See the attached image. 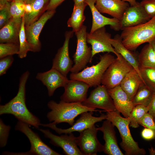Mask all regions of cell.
Returning <instances> with one entry per match:
<instances>
[{
    "label": "cell",
    "instance_id": "11",
    "mask_svg": "<svg viewBox=\"0 0 155 155\" xmlns=\"http://www.w3.org/2000/svg\"><path fill=\"white\" fill-rule=\"evenodd\" d=\"M98 131L94 125L80 133L76 137L77 145L84 155H96L103 151L104 146L97 137Z\"/></svg>",
    "mask_w": 155,
    "mask_h": 155
},
{
    "label": "cell",
    "instance_id": "33",
    "mask_svg": "<svg viewBox=\"0 0 155 155\" xmlns=\"http://www.w3.org/2000/svg\"><path fill=\"white\" fill-rule=\"evenodd\" d=\"M19 44L13 43H4L0 44V58L15 54H18Z\"/></svg>",
    "mask_w": 155,
    "mask_h": 155
},
{
    "label": "cell",
    "instance_id": "16",
    "mask_svg": "<svg viewBox=\"0 0 155 155\" xmlns=\"http://www.w3.org/2000/svg\"><path fill=\"white\" fill-rule=\"evenodd\" d=\"M55 12V9L47 10L37 20L25 27L27 39L35 47L37 52L40 50L41 48V43L39 39L41 32L46 23L53 17Z\"/></svg>",
    "mask_w": 155,
    "mask_h": 155
},
{
    "label": "cell",
    "instance_id": "43",
    "mask_svg": "<svg viewBox=\"0 0 155 155\" xmlns=\"http://www.w3.org/2000/svg\"><path fill=\"white\" fill-rule=\"evenodd\" d=\"M148 43L150 44L155 53V37L151 40Z\"/></svg>",
    "mask_w": 155,
    "mask_h": 155
},
{
    "label": "cell",
    "instance_id": "49",
    "mask_svg": "<svg viewBox=\"0 0 155 155\" xmlns=\"http://www.w3.org/2000/svg\"><path fill=\"white\" fill-rule=\"evenodd\" d=\"M154 121L155 122V117L154 118Z\"/></svg>",
    "mask_w": 155,
    "mask_h": 155
},
{
    "label": "cell",
    "instance_id": "7",
    "mask_svg": "<svg viewBox=\"0 0 155 155\" xmlns=\"http://www.w3.org/2000/svg\"><path fill=\"white\" fill-rule=\"evenodd\" d=\"M87 27L83 25L78 31L75 32L77 38V47L73 58L74 64L70 71L72 73H77L84 69L89 62L91 63L92 49L87 44Z\"/></svg>",
    "mask_w": 155,
    "mask_h": 155
},
{
    "label": "cell",
    "instance_id": "35",
    "mask_svg": "<svg viewBox=\"0 0 155 155\" xmlns=\"http://www.w3.org/2000/svg\"><path fill=\"white\" fill-rule=\"evenodd\" d=\"M25 3L13 0L10 2V11L12 18H22L25 11Z\"/></svg>",
    "mask_w": 155,
    "mask_h": 155
},
{
    "label": "cell",
    "instance_id": "47",
    "mask_svg": "<svg viewBox=\"0 0 155 155\" xmlns=\"http://www.w3.org/2000/svg\"><path fill=\"white\" fill-rule=\"evenodd\" d=\"M15 1H20L24 3H26L28 2L30 0H14Z\"/></svg>",
    "mask_w": 155,
    "mask_h": 155
},
{
    "label": "cell",
    "instance_id": "41",
    "mask_svg": "<svg viewBox=\"0 0 155 155\" xmlns=\"http://www.w3.org/2000/svg\"><path fill=\"white\" fill-rule=\"evenodd\" d=\"M65 0H50L47 10L56 9L57 7Z\"/></svg>",
    "mask_w": 155,
    "mask_h": 155
},
{
    "label": "cell",
    "instance_id": "19",
    "mask_svg": "<svg viewBox=\"0 0 155 155\" xmlns=\"http://www.w3.org/2000/svg\"><path fill=\"white\" fill-rule=\"evenodd\" d=\"M114 127L110 121L106 119L101 127L97 128L103 133L105 141L103 152L108 155H123L118 145Z\"/></svg>",
    "mask_w": 155,
    "mask_h": 155
},
{
    "label": "cell",
    "instance_id": "18",
    "mask_svg": "<svg viewBox=\"0 0 155 155\" xmlns=\"http://www.w3.org/2000/svg\"><path fill=\"white\" fill-rule=\"evenodd\" d=\"M36 78L46 87L48 95H53L56 90L64 87L69 80L57 70L51 68L49 70L37 73Z\"/></svg>",
    "mask_w": 155,
    "mask_h": 155
},
{
    "label": "cell",
    "instance_id": "13",
    "mask_svg": "<svg viewBox=\"0 0 155 155\" xmlns=\"http://www.w3.org/2000/svg\"><path fill=\"white\" fill-rule=\"evenodd\" d=\"M39 130L44 136L50 140V143L61 148L64 154L67 155H84L78 147L76 137L72 133L58 136L52 133L48 129H40Z\"/></svg>",
    "mask_w": 155,
    "mask_h": 155
},
{
    "label": "cell",
    "instance_id": "3",
    "mask_svg": "<svg viewBox=\"0 0 155 155\" xmlns=\"http://www.w3.org/2000/svg\"><path fill=\"white\" fill-rule=\"evenodd\" d=\"M121 30L120 36L123 45L129 50H135L155 37V16L144 23Z\"/></svg>",
    "mask_w": 155,
    "mask_h": 155
},
{
    "label": "cell",
    "instance_id": "10",
    "mask_svg": "<svg viewBox=\"0 0 155 155\" xmlns=\"http://www.w3.org/2000/svg\"><path fill=\"white\" fill-rule=\"evenodd\" d=\"M111 34L106 31L104 27L92 33H87L86 40L91 45L92 58L96 54L104 52L112 53L116 56L118 54L111 45Z\"/></svg>",
    "mask_w": 155,
    "mask_h": 155
},
{
    "label": "cell",
    "instance_id": "44",
    "mask_svg": "<svg viewBox=\"0 0 155 155\" xmlns=\"http://www.w3.org/2000/svg\"><path fill=\"white\" fill-rule=\"evenodd\" d=\"M126 2H129L130 5H135L137 2L136 0H123Z\"/></svg>",
    "mask_w": 155,
    "mask_h": 155
},
{
    "label": "cell",
    "instance_id": "29",
    "mask_svg": "<svg viewBox=\"0 0 155 155\" xmlns=\"http://www.w3.org/2000/svg\"><path fill=\"white\" fill-rule=\"evenodd\" d=\"M138 59L140 67L155 68V53L150 43L143 47Z\"/></svg>",
    "mask_w": 155,
    "mask_h": 155
},
{
    "label": "cell",
    "instance_id": "17",
    "mask_svg": "<svg viewBox=\"0 0 155 155\" xmlns=\"http://www.w3.org/2000/svg\"><path fill=\"white\" fill-rule=\"evenodd\" d=\"M150 19L140 3L137 2L135 5L129 6L125 11L120 20L121 30L144 23Z\"/></svg>",
    "mask_w": 155,
    "mask_h": 155
},
{
    "label": "cell",
    "instance_id": "40",
    "mask_svg": "<svg viewBox=\"0 0 155 155\" xmlns=\"http://www.w3.org/2000/svg\"><path fill=\"white\" fill-rule=\"evenodd\" d=\"M142 137L146 140H155V132L153 130L146 127H144L141 132Z\"/></svg>",
    "mask_w": 155,
    "mask_h": 155
},
{
    "label": "cell",
    "instance_id": "38",
    "mask_svg": "<svg viewBox=\"0 0 155 155\" xmlns=\"http://www.w3.org/2000/svg\"><path fill=\"white\" fill-rule=\"evenodd\" d=\"M139 125L144 127L150 129L155 132V122L153 117L148 112L141 119Z\"/></svg>",
    "mask_w": 155,
    "mask_h": 155
},
{
    "label": "cell",
    "instance_id": "42",
    "mask_svg": "<svg viewBox=\"0 0 155 155\" xmlns=\"http://www.w3.org/2000/svg\"><path fill=\"white\" fill-rule=\"evenodd\" d=\"M148 107V113L154 118L155 117V92H154L151 101Z\"/></svg>",
    "mask_w": 155,
    "mask_h": 155
},
{
    "label": "cell",
    "instance_id": "31",
    "mask_svg": "<svg viewBox=\"0 0 155 155\" xmlns=\"http://www.w3.org/2000/svg\"><path fill=\"white\" fill-rule=\"evenodd\" d=\"M148 111V107L140 105L135 106L128 117L130 121L129 126L134 128L138 127L140 121Z\"/></svg>",
    "mask_w": 155,
    "mask_h": 155
},
{
    "label": "cell",
    "instance_id": "1",
    "mask_svg": "<svg viewBox=\"0 0 155 155\" xmlns=\"http://www.w3.org/2000/svg\"><path fill=\"white\" fill-rule=\"evenodd\" d=\"M29 75L27 71L21 76L17 95L7 103L0 105V115H12L18 121L38 129L41 124L39 119L30 111L26 104V85Z\"/></svg>",
    "mask_w": 155,
    "mask_h": 155
},
{
    "label": "cell",
    "instance_id": "4",
    "mask_svg": "<svg viewBox=\"0 0 155 155\" xmlns=\"http://www.w3.org/2000/svg\"><path fill=\"white\" fill-rule=\"evenodd\" d=\"M106 119L118 129L122 139L120 144L126 155H144V149L140 148L138 143L133 139L129 128L130 123L129 117H123L117 110L106 112Z\"/></svg>",
    "mask_w": 155,
    "mask_h": 155
},
{
    "label": "cell",
    "instance_id": "25",
    "mask_svg": "<svg viewBox=\"0 0 155 155\" xmlns=\"http://www.w3.org/2000/svg\"><path fill=\"white\" fill-rule=\"evenodd\" d=\"M144 83L138 72L134 69L126 75L120 84L129 98L132 100L141 85Z\"/></svg>",
    "mask_w": 155,
    "mask_h": 155
},
{
    "label": "cell",
    "instance_id": "32",
    "mask_svg": "<svg viewBox=\"0 0 155 155\" xmlns=\"http://www.w3.org/2000/svg\"><path fill=\"white\" fill-rule=\"evenodd\" d=\"M140 71L144 84L155 92V68L140 67Z\"/></svg>",
    "mask_w": 155,
    "mask_h": 155
},
{
    "label": "cell",
    "instance_id": "39",
    "mask_svg": "<svg viewBox=\"0 0 155 155\" xmlns=\"http://www.w3.org/2000/svg\"><path fill=\"white\" fill-rule=\"evenodd\" d=\"M14 60L12 56L6 57L0 60V75L5 74L7 69L11 65Z\"/></svg>",
    "mask_w": 155,
    "mask_h": 155
},
{
    "label": "cell",
    "instance_id": "34",
    "mask_svg": "<svg viewBox=\"0 0 155 155\" xmlns=\"http://www.w3.org/2000/svg\"><path fill=\"white\" fill-rule=\"evenodd\" d=\"M10 2L0 1V28L7 24L12 18L10 11Z\"/></svg>",
    "mask_w": 155,
    "mask_h": 155
},
{
    "label": "cell",
    "instance_id": "23",
    "mask_svg": "<svg viewBox=\"0 0 155 155\" xmlns=\"http://www.w3.org/2000/svg\"><path fill=\"white\" fill-rule=\"evenodd\" d=\"M22 19L11 18L0 28V43L10 42L19 44V34Z\"/></svg>",
    "mask_w": 155,
    "mask_h": 155
},
{
    "label": "cell",
    "instance_id": "46",
    "mask_svg": "<svg viewBox=\"0 0 155 155\" xmlns=\"http://www.w3.org/2000/svg\"><path fill=\"white\" fill-rule=\"evenodd\" d=\"M149 151L150 154L155 155V149L154 148L151 147V148L149 149Z\"/></svg>",
    "mask_w": 155,
    "mask_h": 155
},
{
    "label": "cell",
    "instance_id": "45",
    "mask_svg": "<svg viewBox=\"0 0 155 155\" xmlns=\"http://www.w3.org/2000/svg\"><path fill=\"white\" fill-rule=\"evenodd\" d=\"M86 0H73L74 4L77 5L85 2Z\"/></svg>",
    "mask_w": 155,
    "mask_h": 155
},
{
    "label": "cell",
    "instance_id": "27",
    "mask_svg": "<svg viewBox=\"0 0 155 155\" xmlns=\"http://www.w3.org/2000/svg\"><path fill=\"white\" fill-rule=\"evenodd\" d=\"M87 5L85 2L74 4L71 16L67 23L68 27L71 28L72 31L74 33L79 30L83 25V22L86 18L84 12Z\"/></svg>",
    "mask_w": 155,
    "mask_h": 155
},
{
    "label": "cell",
    "instance_id": "6",
    "mask_svg": "<svg viewBox=\"0 0 155 155\" xmlns=\"http://www.w3.org/2000/svg\"><path fill=\"white\" fill-rule=\"evenodd\" d=\"M103 74L101 84L108 89L120 85L126 75L133 69L120 54L116 56Z\"/></svg>",
    "mask_w": 155,
    "mask_h": 155
},
{
    "label": "cell",
    "instance_id": "24",
    "mask_svg": "<svg viewBox=\"0 0 155 155\" xmlns=\"http://www.w3.org/2000/svg\"><path fill=\"white\" fill-rule=\"evenodd\" d=\"M110 42L115 51L121 55L138 72L142 80L140 72V66L138 57L135 53L124 46L122 43L120 35H116L113 38H111Z\"/></svg>",
    "mask_w": 155,
    "mask_h": 155
},
{
    "label": "cell",
    "instance_id": "2",
    "mask_svg": "<svg viewBox=\"0 0 155 155\" xmlns=\"http://www.w3.org/2000/svg\"><path fill=\"white\" fill-rule=\"evenodd\" d=\"M51 111L47 114L49 121L57 125L66 123L72 126L75 119L86 112L98 111L96 108L86 106L80 102H67L61 100L58 103L51 100L47 104Z\"/></svg>",
    "mask_w": 155,
    "mask_h": 155
},
{
    "label": "cell",
    "instance_id": "28",
    "mask_svg": "<svg viewBox=\"0 0 155 155\" xmlns=\"http://www.w3.org/2000/svg\"><path fill=\"white\" fill-rule=\"evenodd\" d=\"M154 92L143 83L140 86L132 101L135 106L140 105L148 107L152 99Z\"/></svg>",
    "mask_w": 155,
    "mask_h": 155
},
{
    "label": "cell",
    "instance_id": "5",
    "mask_svg": "<svg viewBox=\"0 0 155 155\" xmlns=\"http://www.w3.org/2000/svg\"><path fill=\"white\" fill-rule=\"evenodd\" d=\"M115 58L107 53L100 56L99 61L96 65L86 67L77 73H71L70 80L82 81L90 87H96L100 84L105 72Z\"/></svg>",
    "mask_w": 155,
    "mask_h": 155
},
{
    "label": "cell",
    "instance_id": "15",
    "mask_svg": "<svg viewBox=\"0 0 155 155\" xmlns=\"http://www.w3.org/2000/svg\"><path fill=\"white\" fill-rule=\"evenodd\" d=\"M90 87L85 82L77 80H69L64 87V92L60 97L61 100L67 102L82 103L87 98Z\"/></svg>",
    "mask_w": 155,
    "mask_h": 155
},
{
    "label": "cell",
    "instance_id": "36",
    "mask_svg": "<svg viewBox=\"0 0 155 155\" xmlns=\"http://www.w3.org/2000/svg\"><path fill=\"white\" fill-rule=\"evenodd\" d=\"M11 127L5 125L1 119H0V146L4 147L6 145Z\"/></svg>",
    "mask_w": 155,
    "mask_h": 155
},
{
    "label": "cell",
    "instance_id": "30",
    "mask_svg": "<svg viewBox=\"0 0 155 155\" xmlns=\"http://www.w3.org/2000/svg\"><path fill=\"white\" fill-rule=\"evenodd\" d=\"M19 51L18 54V57L22 59L25 57L28 52L31 51L37 52L35 47L28 41L26 36L25 22L23 17L19 34Z\"/></svg>",
    "mask_w": 155,
    "mask_h": 155
},
{
    "label": "cell",
    "instance_id": "26",
    "mask_svg": "<svg viewBox=\"0 0 155 155\" xmlns=\"http://www.w3.org/2000/svg\"><path fill=\"white\" fill-rule=\"evenodd\" d=\"M50 0H30L28 2L31 5L32 11L29 15L23 17L25 27L36 21L47 11Z\"/></svg>",
    "mask_w": 155,
    "mask_h": 155
},
{
    "label": "cell",
    "instance_id": "8",
    "mask_svg": "<svg viewBox=\"0 0 155 155\" xmlns=\"http://www.w3.org/2000/svg\"><path fill=\"white\" fill-rule=\"evenodd\" d=\"M28 124L18 121L15 129L24 134L28 139L31 147L29 151L22 154L36 155H61L53 150L41 140L38 135L33 131Z\"/></svg>",
    "mask_w": 155,
    "mask_h": 155
},
{
    "label": "cell",
    "instance_id": "9",
    "mask_svg": "<svg viewBox=\"0 0 155 155\" xmlns=\"http://www.w3.org/2000/svg\"><path fill=\"white\" fill-rule=\"evenodd\" d=\"M93 112H86L81 114L80 118L70 127L68 128L62 129L58 128L56 125L52 122L47 124L41 123L40 125L50 128L59 134H69L75 131L80 133L92 127L95 123L106 119V115L102 114L99 117H94L93 116Z\"/></svg>",
    "mask_w": 155,
    "mask_h": 155
},
{
    "label": "cell",
    "instance_id": "22",
    "mask_svg": "<svg viewBox=\"0 0 155 155\" xmlns=\"http://www.w3.org/2000/svg\"><path fill=\"white\" fill-rule=\"evenodd\" d=\"M108 93L113 99L116 110L125 117H128L135 106L120 85L108 89Z\"/></svg>",
    "mask_w": 155,
    "mask_h": 155
},
{
    "label": "cell",
    "instance_id": "14",
    "mask_svg": "<svg viewBox=\"0 0 155 155\" xmlns=\"http://www.w3.org/2000/svg\"><path fill=\"white\" fill-rule=\"evenodd\" d=\"M74 33L72 30L66 32L63 44L58 50L53 61L52 68L66 77L73 66V62L69 56V46L70 39Z\"/></svg>",
    "mask_w": 155,
    "mask_h": 155
},
{
    "label": "cell",
    "instance_id": "37",
    "mask_svg": "<svg viewBox=\"0 0 155 155\" xmlns=\"http://www.w3.org/2000/svg\"><path fill=\"white\" fill-rule=\"evenodd\" d=\"M140 3L150 19L155 16V0H143Z\"/></svg>",
    "mask_w": 155,
    "mask_h": 155
},
{
    "label": "cell",
    "instance_id": "48",
    "mask_svg": "<svg viewBox=\"0 0 155 155\" xmlns=\"http://www.w3.org/2000/svg\"><path fill=\"white\" fill-rule=\"evenodd\" d=\"M13 0H0L1 1H7V2H11Z\"/></svg>",
    "mask_w": 155,
    "mask_h": 155
},
{
    "label": "cell",
    "instance_id": "12",
    "mask_svg": "<svg viewBox=\"0 0 155 155\" xmlns=\"http://www.w3.org/2000/svg\"><path fill=\"white\" fill-rule=\"evenodd\" d=\"M82 103L88 107L100 108L106 112L116 110L108 89L102 84L95 87L91 92L89 97Z\"/></svg>",
    "mask_w": 155,
    "mask_h": 155
},
{
    "label": "cell",
    "instance_id": "21",
    "mask_svg": "<svg viewBox=\"0 0 155 155\" xmlns=\"http://www.w3.org/2000/svg\"><path fill=\"white\" fill-rule=\"evenodd\" d=\"M95 6L100 13L121 20L129 3L123 0H96Z\"/></svg>",
    "mask_w": 155,
    "mask_h": 155
},
{
    "label": "cell",
    "instance_id": "20",
    "mask_svg": "<svg viewBox=\"0 0 155 155\" xmlns=\"http://www.w3.org/2000/svg\"><path fill=\"white\" fill-rule=\"evenodd\" d=\"M96 1L86 0L85 1L90 7L92 17V24L90 33H92L106 25H109L111 29L116 31L121 30L120 20L113 18H108L102 15L95 6Z\"/></svg>",
    "mask_w": 155,
    "mask_h": 155
}]
</instances>
